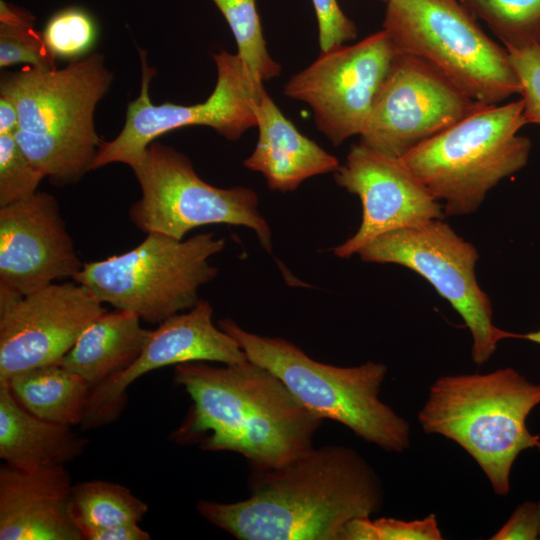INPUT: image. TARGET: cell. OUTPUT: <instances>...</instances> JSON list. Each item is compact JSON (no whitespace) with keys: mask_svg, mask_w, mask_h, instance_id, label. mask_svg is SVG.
Segmentation results:
<instances>
[{"mask_svg":"<svg viewBox=\"0 0 540 540\" xmlns=\"http://www.w3.org/2000/svg\"><path fill=\"white\" fill-rule=\"evenodd\" d=\"M250 495L200 500L199 514L239 540H341L346 525L384 502L381 480L353 448L313 446L269 469H252Z\"/></svg>","mask_w":540,"mask_h":540,"instance_id":"cell-1","label":"cell"},{"mask_svg":"<svg viewBox=\"0 0 540 540\" xmlns=\"http://www.w3.org/2000/svg\"><path fill=\"white\" fill-rule=\"evenodd\" d=\"M174 382L192 405L172 439L239 453L252 469L278 467L311 448L323 421L276 375L250 360L178 364Z\"/></svg>","mask_w":540,"mask_h":540,"instance_id":"cell-2","label":"cell"},{"mask_svg":"<svg viewBox=\"0 0 540 540\" xmlns=\"http://www.w3.org/2000/svg\"><path fill=\"white\" fill-rule=\"evenodd\" d=\"M112 79L99 53L62 69L28 66L2 74L0 95L15 103L19 115L14 137L53 183H76L92 170L103 141L95 130L94 111Z\"/></svg>","mask_w":540,"mask_h":540,"instance_id":"cell-3","label":"cell"},{"mask_svg":"<svg viewBox=\"0 0 540 540\" xmlns=\"http://www.w3.org/2000/svg\"><path fill=\"white\" fill-rule=\"evenodd\" d=\"M540 404V384L513 368L490 373L446 375L429 389L418 414L427 434L442 435L462 447L480 466L493 491L506 496L517 456L540 451V436L527 418Z\"/></svg>","mask_w":540,"mask_h":540,"instance_id":"cell-4","label":"cell"},{"mask_svg":"<svg viewBox=\"0 0 540 540\" xmlns=\"http://www.w3.org/2000/svg\"><path fill=\"white\" fill-rule=\"evenodd\" d=\"M217 325L240 346L247 359L276 375L318 417L334 420L364 441L401 453L410 447V425L379 398L387 367L368 361L352 367L324 364L294 343L251 333L231 318Z\"/></svg>","mask_w":540,"mask_h":540,"instance_id":"cell-5","label":"cell"},{"mask_svg":"<svg viewBox=\"0 0 540 540\" xmlns=\"http://www.w3.org/2000/svg\"><path fill=\"white\" fill-rule=\"evenodd\" d=\"M522 99L483 105L401 157L444 213H474L487 193L528 162Z\"/></svg>","mask_w":540,"mask_h":540,"instance_id":"cell-6","label":"cell"},{"mask_svg":"<svg viewBox=\"0 0 540 540\" xmlns=\"http://www.w3.org/2000/svg\"><path fill=\"white\" fill-rule=\"evenodd\" d=\"M383 30L397 52L418 57L485 105L520 94L509 52L459 0H388Z\"/></svg>","mask_w":540,"mask_h":540,"instance_id":"cell-7","label":"cell"},{"mask_svg":"<svg viewBox=\"0 0 540 540\" xmlns=\"http://www.w3.org/2000/svg\"><path fill=\"white\" fill-rule=\"evenodd\" d=\"M224 247L225 239L211 232L183 240L149 233L127 252L84 263L73 280L100 302L159 324L199 301L200 287L218 275L210 258Z\"/></svg>","mask_w":540,"mask_h":540,"instance_id":"cell-8","label":"cell"},{"mask_svg":"<svg viewBox=\"0 0 540 540\" xmlns=\"http://www.w3.org/2000/svg\"><path fill=\"white\" fill-rule=\"evenodd\" d=\"M132 170L141 196L131 205L129 218L142 232L183 240L201 226H244L253 230L262 248L271 253V230L258 210L254 190L210 185L198 176L185 154L156 141Z\"/></svg>","mask_w":540,"mask_h":540,"instance_id":"cell-9","label":"cell"},{"mask_svg":"<svg viewBox=\"0 0 540 540\" xmlns=\"http://www.w3.org/2000/svg\"><path fill=\"white\" fill-rule=\"evenodd\" d=\"M139 56L140 93L128 104L120 133L111 141H102L92 170L112 163L132 169L156 138L178 128L207 126L227 140L236 141L245 131L257 127L258 106L266 90L237 53L221 50L213 54L217 68L215 88L204 102L193 105H154L149 87L156 70L148 64L145 50L139 49Z\"/></svg>","mask_w":540,"mask_h":540,"instance_id":"cell-10","label":"cell"},{"mask_svg":"<svg viewBox=\"0 0 540 540\" xmlns=\"http://www.w3.org/2000/svg\"><path fill=\"white\" fill-rule=\"evenodd\" d=\"M357 254L365 262L402 265L425 278L464 320L477 365L490 359L499 341L520 338L493 324L491 301L475 276L478 251L442 219L382 234Z\"/></svg>","mask_w":540,"mask_h":540,"instance_id":"cell-11","label":"cell"},{"mask_svg":"<svg viewBox=\"0 0 540 540\" xmlns=\"http://www.w3.org/2000/svg\"><path fill=\"white\" fill-rule=\"evenodd\" d=\"M483 105L426 61L397 52L359 135L360 144L401 158Z\"/></svg>","mask_w":540,"mask_h":540,"instance_id":"cell-12","label":"cell"},{"mask_svg":"<svg viewBox=\"0 0 540 540\" xmlns=\"http://www.w3.org/2000/svg\"><path fill=\"white\" fill-rule=\"evenodd\" d=\"M396 54L382 29L353 45L321 53L291 77L284 94L308 104L316 127L339 145L360 135Z\"/></svg>","mask_w":540,"mask_h":540,"instance_id":"cell-13","label":"cell"},{"mask_svg":"<svg viewBox=\"0 0 540 540\" xmlns=\"http://www.w3.org/2000/svg\"><path fill=\"white\" fill-rule=\"evenodd\" d=\"M106 309L85 285L56 282L0 305V382L58 363Z\"/></svg>","mask_w":540,"mask_h":540,"instance_id":"cell-14","label":"cell"},{"mask_svg":"<svg viewBox=\"0 0 540 540\" xmlns=\"http://www.w3.org/2000/svg\"><path fill=\"white\" fill-rule=\"evenodd\" d=\"M56 198L46 192L0 207V305L83 267Z\"/></svg>","mask_w":540,"mask_h":540,"instance_id":"cell-15","label":"cell"},{"mask_svg":"<svg viewBox=\"0 0 540 540\" xmlns=\"http://www.w3.org/2000/svg\"><path fill=\"white\" fill-rule=\"evenodd\" d=\"M336 183L357 195L362 221L354 235L333 248L349 258L376 237L394 230L443 219L442 205L401 158L353 145L334 173Z\"/></svg>","mask_w":540,"mask_h":540,"instance_id":"cell-16","label":"cell"},{"mask_svg":"<svg viewBox=\"0 0 540 540\" xmlns=\"http://www.w3.org/2000/svg\"><path fill=\"white\" fill-rule=\"evenodd\" d=\"M248 360L238 343L213 323L207 300L177 313L150 330L142 352L125 370L91 389L82 428H93L115 418L127 388L151 371L187 362L236 364Z\"/></svg>","mask_w":540,"mask_h":540,"instance_id":"cell-17","label":"cell"},{"mask_svg":"<svg viewBox=\"0 0 540 540\" xmlns=\"http://www.w3.org/2000/svg\"><path fill=\"white\" fill-rule=\"evenodd\" d=\"M65 465L0 469L1 540H83L71 511Z\"/></svg>","mask_w":540,"mask_h":540,"instance_id":"cell-18","label":"cell"},{"mask_svg":"<svg viewBox=\"0 0 540 540\" xmlns=\"http://www.w3.org/2000/svg\"><path fill=\"white\" fill-rule=\"evenodd\" d=\"M258 141L244 166L273 191H294L306 179L335 173L338 159L303 135L265 92L257 111Z\"/></svg>","mask_w":540,"mask_h":540,"instance_id":"cell-19","label":"cell"},{"mask_svg":"<svg viewBox=\"0 0 540 540\" xmlns=\"http://www.w3.org/2000/svg\"><path fill=\"white\" fill-rule=\"evenodd\" d=\"M86 439L72 427L43 420L24 409L0 383V458L14 468L60 466L85 450Z\"/></svg>","mask_w":540,"mask_h":540,"instance_id":"cell-20","label":"cell"},{"mask_svg":"<svg viewBox=\"0 0 540 540\" xmlns=\"http://www.w3.org/2000/svg\"><path fill=\"white\" fill-rule=\"evenodd\" d=\"M129 311L115 309L96 317L58 362L91 388L128 368L140 355L150 330Z\"/></svg>","mask_w":540,"mask_h":540,"instance_id":"cell-21","label":"cell"},{"mask_svg":"<svg viewBox=\"0 0 540 540\" xmlns=\"http://www.w3.org/2000/svg\"><path fill=\"white\" fill-rule=\"evenodd\" d=\"M0 383L31 414L70 427L81 425L92 389L59 363L26 370Z\"/></svg>","mask_w":540,"mask_h":540,"instance_id":"cell-22","label":"cell"},{"mask_svg":"<svg viewBox=\"0 0 540 540\" xmlns=\"http://www.w3.org/2000/svg\"><path fill=\"white\" fill-rule=\"evenodd\" d=\"M71 511L82 535L88 529L139 523L148 505L125 486L93 480L73 485Z\"/></svg>","mask_w":540,"mask_h":540,"instance_id":"cell-23","label":"cell"},{"mask_svg":"<svg viewBox=\"0 0 540 540\" xmlns=\"http://www.w3.org/2000/svg\"><path fill=\"white\" fill-rule=\"evenodd\" d=\"M506 49L540 42V0H459Z\"/></svg>","mask_w":540,"mask_h":540,"instance_id":"cell-24","label":"cell"},{"mask_svg":"<svg viewBox=\"0 0 540 540\" xmlns=\"http://www.w3.org/2000/svg\"><path fill=\"white\" fill-rule=\"evenodd\" d=\"M35 17L27 10L0 0V67L16 64L50 70L56 57L34 28Z\"/></svg>","mask_w":540,"mask_h":540,"instance_id":"cell-25","label":"cell"},{"mask_svg":"<svg viewBox=\"0 0 540 540\" xmlns=\"http://www.w3.org/2000/svg\"><path fill=\"white\" fill-rule=\"evenodd\" d=\"M227 21L237 54L259 82L279 75L281 66L270 56L263 36L256 0H212Z\"/></svg>","mask_w":540,"mask_h":540,"instance_id":"cell-26","label":"cell"},{"mask_svg":"<svg viewBox=\"0 0 540 540\" xmlns=\"http://www.w3.org/2000/svg\"><path fill=\"white\" fill-rule=\"evenodd\" d=\"M42 35L56 58L76 60L92 49L97 26L86 10L73 6L53 14Z\"/></svg>","mask_w":540,"mask_h":540,"instance_id":"cell-27","label":"cell"},{"mask_svg":"<svg viewBox=\"0 0 540 540\" xmlns=\"http://www.w3.org/2000/svg\"><path fill=\"white\" fill-rule=\"evenodd\" d=\"M43 178L14 135H0V207L36 193Z\"/></svg>","mask_w":540,"mask_h":540,"instance_id":"cell-28","label":"cell"},{"mask_svg":"<svg viewBox=\"0 0 540 540\" xmlns=\"http://www.w3.org/2000/svg\"><path fill=\"white\" fill-rule=\"evenodd\" d=\"M442 533L434 514L419 520L370 517L350 521L341 540H441Z\"/></svg>","mask_w":540,"mask_h":540,"instance_id":"cell-29","label":"cell"},{"mask_svg":"<svg viewBox=\"0 0 540 540\" xmlns=\"http://www.w3.org/2000/svg\"><path fill=\"white\" fill-rule=\"evenodd\" d=\"M521 84L526 124L540 125V46L531 44L507 49Z\"/></svg>","mask_w":540,"mask_h":540,"instance_id":"cell-30","label":"cell"},{"mask_svg":"<svg viewBox=\"0 0 540 540\" xmlns=\"http://www.w3.org/2000/svg\"><path fill=\"white\" fill-rule=\"evenodd\" d=\"M318 23L321 53L333 50L357 35L354 22L340 8L337 0H312Z\"/></svg>","mask_w":540,"mask_h":540,"instance_id":"cell-31","label":"cell"},{"mask_svg":"<svg viewBox=\"0 0 540 540\" xmlns=\"http://www.w3.org/2000/svg\"><path fill=\"white\" fill-rule=\"evenodd\" d=\"M540 538L538 503L525 501L518 505L492 540H535Z\"/></svg>","mask_w":540,"mask_h":540,"instance_id":"cell-32","label":"cell"},{"mask_svg":"<svg viewBox=\"0 0 540 540\" xmlns=\"http://www.w3.org/2000/svg\"><path fill=\"white\" fill-rule=\"evenodd\" d=\"M83 540H149L150 535L137 522L124 523L106 528L88 529L82 532Z\"/></svg>","mask_w":540,"mask_h":540,"instance_id":"cell-33","label":"cell"},{"mask_svg":"<svg viewBox=\"0 0 540 540\" xmlns=\"http://www.w3.org/2000/svg\"><path fill=\"white\" fill-rule=\"evenodd\" d=\"M19 128V115L15 103L0 95V135H14Z\"/></svg>","mask_w":540,"mask_h":540,"instance_id":"cell-34","label":"cell"},{"mask_svg":"<svg viewBox=\"0 0 540 540\" xmlns=\"http://www.w3.org/2000/svg\"><path fill=\"white\" fill-rule=\"evenodd\" d=\"M520 339H526L540 345V329L526 334H520Z\"/></svg>","mask_w":540,"mask_h":540,"instance_id":"cell-35","label":"cell"},{"mask_svg":"<svg viewBox=\"0 0 540 540\" xmlns=\"http://www.w3.org/2000/svg\"><path fill=\"white\" fill-rule=\"evenodd\" d=\"M537 503H538V509H539V517H540V500Z\"/></svg>","mask_w":540,"mask_h":540,"instance_id":"cell-36","label":"cell"},{"mask_svg":"<svg viewBox=\"0 0 540 540\" xmlns=\"http://www.w3.org/2000/svg\"><path fill=\"white\" fill-rule=\"evenodd\" d=\"M382 1H385V2H387L388 0H382Z\"/></svg>","mask_w":540,"mask_h":540,"instance_id":"cell-37","label":"cell"},{"mask_svg":"<svg viewBox=\"0 0 540 540\" xmlns=\"http://www.w3.org/2000/svg\"><path fill=\"white\" fill-rule=\"evenodd\" d=\"M539 46H540V42H539Z\"/></svg>","mask_w":540,"mask_h":540,"instance_id":"cell-38","label":"cell"}]
</instances>
